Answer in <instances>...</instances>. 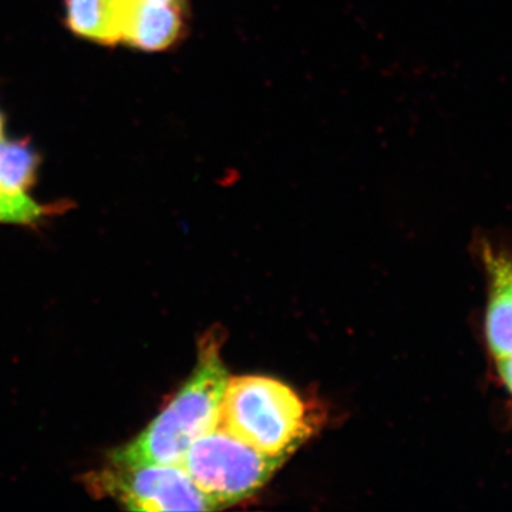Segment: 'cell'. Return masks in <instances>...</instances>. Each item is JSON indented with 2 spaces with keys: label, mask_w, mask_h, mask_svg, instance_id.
Masks as SVG:
<instances>
[{
  "label": "cell",
  "mask_w": 512,
  "mask_h": 512,
  "mask_svg": "<svg viewBox=\"0 0 512 512\" xmlns=\"http://www.w3.org/2000/svg\"><path fill=\"white\" fill-rule=\"evenodd\" d=\"M228 372L220 355V342L207 338L190 379L163 412L113 458L136 463H183L198 437L220 424Z\"/></svg>",
  "instance_id": "6da1fadb"
},
{
  "label": "cell",
  "mask_w": 512,
  "mask_h": 512,
  "mask_svg": "<svg viewBox=\"0 0 512 512\" xmlns=\"http://www.w3.org/2000/svg\"><path fill=\"white\" fill-rule=\"evenodd\" d=\"M220 426L269 456L295 453L315 431L308 404L292 387L266 376L229 377Z\"/></svg>",
  "instance_id": "7a4b0ae2"
},
{
  "label": "cell",
  "mask_w": 512,
  "mask_h": 512,
  "mask_svg": "<svg viewBox=\"0 0 512 512\" xmlns=\"http://www.w3.org/2000/svg\"><path fill=\"white\" fill-rule=\"evenodd\" d=\"M285 460L256 450L218 424L192 443L181 466L221 510L258 493Z\"/></svg>",
  "instance_id": "3957f363"
},
{
  "label": "cell",
  "mask_w": 512,
  "mask_h": 512,
  "mask_svg": "<svg viewBox=\"0 0 512 512\" xmlns=\"http://www.w3.org/2000/svg\"><path fill=\"white\" fill-rule=\"evenodd\" d=\"M90 488L130 511H214L181 464L136 463L110 458L92 474Z\"/></svg>",
  "instance_id": "277c9868"
},
{
  "label": "cell",
  "mask_w": 512,
  "mask_h": 512,
  "mask_svg": "<svg viewBox=\"0 0 512 512\" xmlns=\"http://www.w3.org/2000/svg\"><path fill=\"white\" fill-rule=\"evenodd\" d=\"M477 251L485 278L483 338L494 362L512 357V248L481 237Z\"/></svg>",
  "instance_id": "5b68a950"
},
{
  "label": "cell",
  "mask_w": 512,
  "mask_h": 512,
  "mask_svg": "<svg viewBox=\"0 0 512 512\" xmlns=\"http://www.w3.org/2000/svg\"><path fill=\"white\" fill-rule=\"evenodd\" d=\"M183 16L180 5L123 0L121 42L147 52L168 49L180 39Z\"/></svg>",
  "instance_id": "8992f818"
},
{
  "label": "cell",
  "mask_w": 512,
  "mask_h": 512,
  "mask_svg": "<svg viewBox=\"0 0 512 512\" xmlns=\"http://www.w3.org/2000/svg\"><path fill=\"white\" fill-rule=\"evenodd\" d=\"M67 23L84 39L117 45L121 42L123 0H67Z\"/></svg>",
  "instance_id": "52a82bcc"
},
{
  "label": "cell",
  "mask_w": 512,
  "mask_h": 512,
  "mask_svg": "<svg viewBox=\"0 0 512 512\" xmlns=\"http://www.w3.org/2000/svg\"><path fill=\"white\" fill-rule=\"evenodd\" d=\"M36 151L26 141L0 140V187L12 192H26L35 180Z\"/></svg>",
  "instance_id": "ba28073f"
},
{
  "label": "cell",
  "mask_w": 512,
  "mask_h": 512,
  "mask_svg": "<svg viewBox=\"0 0 512 512\" xmlns=\"http://www.w3.org/2000/svg\"><path fill=\"white\" fill-rule=\"evenodd\" d=\"M45 208L26 192H12L0 187V222L2 224H33L45 215Z\"/></svg>",
  "instance_id": "9c48e42d"
},
{
  "label": "cell",
  "mask_w": 512,
  "mask_h": 512,
  "mask_svg": "<svg viewBox=\"0 0 512 512\" xmlns=\"http://www.w3.org/2000/svg\"><path fill=\"white\" fill-rule=\"evenodd\" d=\"M493 366V373L501 389L507 394L508 399L512 404V357H505V359L494 360L491 362Z\"/></svg>",
  "instance_id": "30bf717a"
},
{
  "label": "cell",
  "mask_w": 512,
  "mask_h": 512,
  "mask_svg": "<svg viewBox=\"0 0 512 512\" xmlns=\"http://www.w3.org/2000/svg\"><path fill=\"white\" fill-rule=\"evenodd\" d=\"M143 2L163 3V5H180L181 0H143Z\"/></svg>",
  "instance_id": "8fae6325"
},
{
  "label": "cell",
  "mask_w": 512,
  "mask_h": 512,
  "mask_svg": "<svg viewBox=\"0 0 512 512\" xmlns=\"http://www.w3.org/2000/svg\"><path fill=\"white\" fill-rule=\"evenodd\" d=\"M0 140H3V116L0 114Z\"/></svg>",
  "instance_id": "7c38bea8"
}]
</instances>
